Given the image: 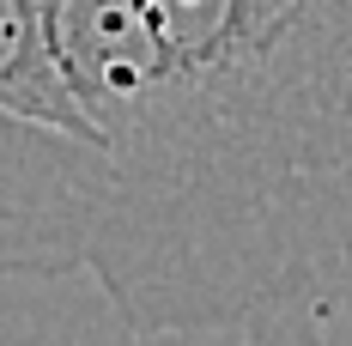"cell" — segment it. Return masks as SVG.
<instances>
[{
  "label": "cell",
  "mask_w": 352,
  "mask_h": 346,
  "mask_svg": "<svg viewBox=\"0 0 352 346\" xmlns=\"http://www.w3.org/2000/svg\"><path fill=\"white\" fill-rule=\"evenodd\" d=\"M104 140L85 274L128 334L352 292V0H43Z\"/></svg>",
  "instance_id": "cell-1"
},
{
  "label": "cell",
  "mask_w": 352,
  "mask_h": 346,
  "mask_svg": "<svg viewBox=\"0 0 352 346\" xmlns=\"http://www.w3.org/2000/svg\"><path fill=\"white\" fill-rule=\"evenodd\" d=\"M104 201V140L49 55L43 0H0V279L85 274Z\"/></svg>",
  "instance_id": "cell-2"
}]
</instances>
